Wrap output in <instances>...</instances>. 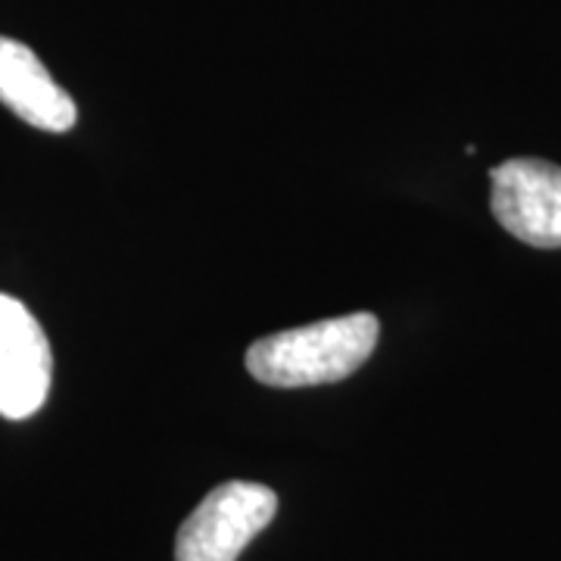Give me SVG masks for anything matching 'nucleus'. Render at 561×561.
<instances>
[{
  "instance_id": "obj_5",
  "label": "nucleus",
  "mask_w": 561,
  "mask_h": 561,
  "mask_svg": "<svg viewBox=\"0 0 561 561\" xmlns=\"http://www.w3.org/2000/svg\"><path fill=\"white\" fill-rule=\"evenodd\" d=\"M0 103L22 122L54 135L69 131L79 119L72 98L44 69L35 50L13 38H0Z\"/></svg>"
},
{
  "instance_id": "obj_4",
  "label": "nucleus",
  "mask_w": 561,
  "mask_h": 561,
  "mask_svg": "<svg viewBox=\"0 0 561 561\" xmlns=\"http://www.w3.org/2000/svg\"><path fill=\"white\" fill-rule=\"evenodd\" d=\"M54 356L38 319L16 297L0 294V415H35L50 390Z\"/></svg>"
},
{
  "instance_id": "obj_2",
  "label": "nucleus",
  "mask_w": 561,
  "mask_h": 561,
  "mask_svg": "<svg viewBox=\"0 0 561 561\" xmlns=\"http://www.w3.org/2000/svg\"><path fill=\"white\" fill-rule=\"evenodd\" d=\"M278 512V496L250 481H228L206 493L175 540V561H238L247 542Z\"/></svg>"
},
{
  "instance_id": "obj_3",
  "label": "nucleus",
  "mask_w": 561,
  "mask_h": 561,
  "mask_svg": "<svg viewBox=\"0 0 561 561\" xmlns=\"http://www.w3.org/2000/svg\"><path fill=\"white\" fill-rule=\"evenodd\" d=\"M490 206L502 228L518 241L561 247V165L546 160H505L490 172Z\"/></svg>"
},
{
  "instance_id": "obj_1",
  "label": "nucleus",
  "mask_w": 561,
  "mask_h": 561,
  "mask_svg": "<svg viewBox=\"0 0 561 561\" xmlns=\"http://www.w3.org/2000/svg\"><path fill=\"white\" fill-rule=\"evenodd\" d=\"M381 324L371 312L324 319L280 331L247 350V368L268 387H316L350 378L378 346Z\"/></svg>"
}]
</instances>
